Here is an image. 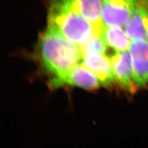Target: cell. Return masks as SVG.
I'll use <instances>...</instances> for the list:
<instances>
[{
	"instance_id": "277c9868",
	"label": "cell",
	"mask_w": 148,
	"mask_h": 148,
	"mask_svg": "<svg viewBox=\"0 0 148 148\" xmlns=\"http://www.w3.org/2000/svg\"><path fill=\"white\" fill-rule=\"evenodd\" d=\"M136 87H148V41H133L129 47Z\"/></svg>"
},
{
	"instance_id": "52a82bcc",
	"label": "cell",
	"mask_w": 148,
	"mask_h": 148,
	"mask_svg": "<svg viewBox=\"0 0 148 148\" xmlns=\"http://www.w3.org/2000/svg\"><path fill=\"white\" fill-rule=\"evenodd\" d=\"M73 11L90 22L101 35L104 26L101 17V0H65Z\"/></svg>"
},
{
	"instance_id": "7a4b0ae2",
	"label": "cell",
	"mask_w": 148,
	"mask_h": 148,
	"mask_svg": "<svg viewBox=\"0 0 148 148\" xmlns=\"http://www.w3.org/2000/svg\"><path fill=\"white\" fill-rule=\"evenodd\" d=\"M48 21V28L78 47L95 35H99L90 22L73 11L65 0L53 1L50 6Z\"/></svg>"
},
{
	"instance_id": "5b68a950",
	"label": "cell",
	"mask_w": 148,
	"mask_h": 148,
	"mask_svg": "<svg viewBox=\"0 0 148 148\" xmlns=\"http://www.w3.org/2000/svg\"><path fill=\"white\" fill-rule=\"evenodd\" d=\"M131 41H148V0H138L134 11L125 28Z\"/></svg>"
},
{
	"instance_id": "8992f818",
	"label": "cell",
	"mask_w": 148,
	"mask_h": 148,
	"mask_svg": "<svg viewBox=\"0 0 148 148\" xmlns=\"http://www.w3.org/2000/svg\"><path fill=\"white\" fill-rule=\"evenodd\" d=\"M115 79L125 89L133 91L135 85L129 51L115 52L110 57Z\"/></svg>"
},
{
	"instance_id": "7c38bea8",
	"label": "cell",
	"mask_w": 148,
	"mask_h": 148,
	"mask_svg": "<svg viewBox=\"0 0 148 148\" xmlns=\"http://www.w3.org/2000/svg\"><path fill=\"white\" fill-rule=\"evenodd\" d=\"M101 1H104V0H101Z\"/></svg>"
},
{
	"instance_id": "8fae6325",
	"label": "cell",
	"mask_w": 148,
	"mask_h": 148,
	"mask_svg": "<svg viewBox=\"0 0 148 148\" xmlns=\"http://www.w3.org/2000/svg\"><path fill=\"white\" fill-rule=\"evenodd\" d=\"M79 48L83 57L92 54H106L108 47L101 35H95Z\"/></svg>"
},
{
	"instance_id": "9c48e42d",
	"label": "cell",
	"mask_w": 148,
	"mask_h": 148,
	"mask_svg": "<svg viewBox=\"0 0 148 148\" xmlns=\"http://www.w3.org/2000/svg\"><path fill=\"white\" fill-rule=\"evenodd\" d=\"M100 83L99 79L82 63L79 64L70 72L66 81L67 85L79 87L89 90L98 89L100 86Z\"/></svg>"
},
{
	"instance_id": "3957f363",
	"label": "cell",
	"mask_w": 148,
	"mask_h": 148,
	"mask_svg": "<svg viewBox=\"0 0 148 148\" xmlns=\"http://www.w3.org/2000/svg\"><path fill=\"white\" fill-rule=\"evenodd\" d=\"M138 0L103 1L101 17L106 26L123 27L130 21Z\"/></svg>"
},
{
	"instance_id": "ba28073f",
	"label": "cell",
	"mask_w": 148,
	"mask_h": 148,
	"mask_svg": "<svg viewBox=\"0 0 148 148\" xmlns=\"http://www.w3.org/2000/svg\"><path fill=\"white\" fill-rule=\"evenodd\" d=\"M81 63L99 79L101 84L109 86L115 81L110 57L104 54H92L82 57Z\"/></svg>"
},
{
	"instance_id": "6da1fadb",
	"label": "cell",
	"mask_w": 148,
	"mask_h": 148,
	"mask_svg": "<svg viewBox=\"0 0 148 148\" xmlns=\"http://www.w3.org/2000/svg\"><path fill=\"white\" fill-rule=\"evenodd\" d=\"M38 51L53 87L66 84L70 72L82 60L79 47L49 28L40 35Z\"/></svg>"
},
{
	"instance_id": "30bf717a",
	"label": "cell",
	"mask_w": 148,
	"mask_h": 148,
	"mask_svg": "<svg viewBox=\"0 0 148 148\" xmlns=\"http://www.w3.org/2000/svg\"><path fill=\"white\" fill-rule=\"evenodd\" d=\"M101 36L108 47L115 52L127 51L131 45V40L121 27L104 25Z\"/></svg>"
}]
</instances>
